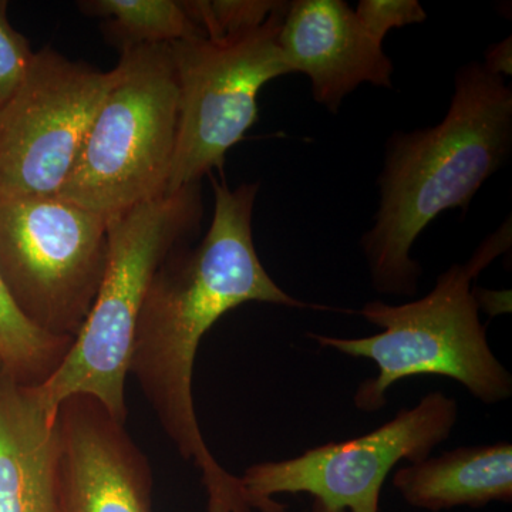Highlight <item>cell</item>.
Masks as SVG:
<instances>
[{"mask_svg": "<svg viewBox=\"0 0 512 512\" xmlns=\"http://www.w3.org/2000/svg\"><path fill=\"white\" fill-rule=\"evenodd\" d=\"M214 184V217L194 248L181 245L158 268L138 316L128 375H133L180 456L200 470L205 512H254L241 478L205 443L194 399L195 357L205 333L247 303L325 311L293 298L266 272L256 252L252 217L258 184Z\"/></svg>", "mask_w": 512, "mask_h": 512, "instance_id": "cell-1", "label": "cell"}, {"mask_svg": "<svg viewBox=\"0 0 512 512\" xmlns=\"http://www.w3.org/2000/svg\"><path fill=\"white\" fill-rule=\"evenodd\" d=\"M512 90L483 63L464 64L437 126L396 131L379 177L375 225L362 237L370 282L383 295L412 298L423 269L410 251L441 212L467 211L510 157Z\"/></svg>", "mask_w": 512, "mask_h": 512, "instance_id": "cell-2", "label": "cell"}, {"mask_svg": "<svg viewBox=\"0 0 512 512\" xmlns=\"http://www.w3.org/2000/svg\"><path fill=\"white\" fill-rule=\"evenodd\" d=\"M511 222L485 238L464 264L437 276L426 296L402 305L367 302L359 315L382 332L365 338H335L309 333L320 348L372 360L377 376L357 386V410L375 413L386 407L387 390L417 376H443L463 384L487 406L510 399L512 376L488 345L473 282L511 248Z\"/></svg>", "mask_w": 512, "mask_h": 512, "instance_id": "cell-3", "label": "cell"}, {"mask_svg": "<svg viewBox=\"0 0 512 512\" xmlns=\"http://www.w3.org/2000/svg\"><path fill=\"white\" fill-rule=\"evenodd\" d=\"M202 214L197 183L109 218V261L92 311L56 372L32 386L47 412L56 416L69 397L90 396L126 424L128 362L144 299L168 255L197 234Z\"/></svg>", "mask_w": 512, "mask_h": 512, "instance_id": "cell-4", "label": "cell"}, {"mask_svg": "<svg viewBox=\"0 0 512 512\" xmlns=\"http://www.w3.org/2000/svg\"><path fill=\"white\" fill-rule=\"evenodd\" d=\"M114 83L56 197L111 218L168 190L178 126L170 45L121 50Z\"/></svg>", "mask_w": 512, "mask_h": 512, "instance_id": "cell-5", "label": "cell"}, {"mask_svg": "<svg viewBox=\"0 0 512 512\" xmlns=\"http://www.w3.org/2000/svg\"><path fill=\"white\" fill-rule=\"evenodd\" d=\"M109 261V218L59 197L0 200V278L22 315L79 335Z\"/></svg>", "mask_w": 512, "mask_h": 512, "instance_id": "cell-6", "label": "cell"}, {"mask_svg": "<svg viewBox=\"0 0 512 512\" xmlns=\"http://www.w3.org/2000/svg\"><path fill=\"white\" fill-rule=\"evenodd\" d=\"M288 5L281 2L264 25L244 35L171 43L178 126L167 191L201 183L222 168L228 151L258 121L262 87L292 74L278 43Z\"/></svg>", "mask_w": 512, "mask_h": 512, "instance_id": "cell-7", "label": "cell"}, {"mask_svg": "<svg viewBox=\"0 0 512 512\" xmlns=\"http://www.w3.org/2000/svg\"><path fill=\"white\" fill-rule=\"evenodd\" d=\"M456 399L431 392L382 426L343 441L309 448L288 460L252 464L242 474L258 512H285L278 494H308L311 512H380L384 481L403 461L419 463L453 433Z\"/></svg>", "mask_w": 512, "mask_h": 512, "instance_id": "cell-8", "label": "cell"}, {"mask_svg": "<svg viewBox=\"0 0 512 512\" xmlns=\"http://www.w3.org/2000/svg\"><path fill=\"white\" fill-rule=\"evenodd\" d=\"M114 77L52 47L35 52L0 107V200L59 194Z\"/></svg>", "mask_w": 512, "mask_h": 512, "instance_id": "cell-9", "label": "cell"}, {"mask_svg": "<svg viewBox=\"0 0 512 512\" xmlns=\"http://www.w3.org/2000/svg\"><path fill=\"white\" fill-rule=\"evenodd\" d=\"M126 424L90 396L56 414L60 512H153L150 464Z\"/></svg>", "mask_w": 512, "mask_h": 512, "instance_id": "cell-10", "label": "cell"}, {"mask_svg": "<svg viewBox=\"0 0 512 512\" xmlns=\"http://www.w3.org/2000/svg\"><path fill=\"white\" fill-rule=\"evenodd\" d=\"M278 43L291 72L308 76L313 100L332 113L362 84L393 87L394 67L382 42L342 0L289 3Z\"/></svg>", "mask_w": 512, "mask_h": 512, "instance_id": "cell-11", "label": "cell"}, {"mask_svg": "<svg viewBox=\"0 0 512 512\" xmlns=\"http://www.w3.org/2000/svg\"><path fill=\"white\" fill-rule=\"evenodd\" d=\"M0 512H60L56 416L32 386L0 380Z\"/></svg>", "mask_w": 512, "mask_h": 512, "instance_id": "cell-12", "label": "cell"}, {"mask_svg": "<svg viewBox=\"0 0 512 512\" xmlns=\"http://www.w3.org/2000/svg\"><path fill=\"white\" fill-rule=\"evenodd\" d=\"M393 485L407 504L430 512L511 503V443L458 447L407 464L394 473Z\"/></svg>", "mask_w": 512, "mask_h": 512, "instance_id": "cell-13", "label": "cell"}, {"mask_svg": "<svg viewBox=\"0 0 512 512\" xmlns=\"http://www.w3.org/2000/svg\"><path fill=\"white\" fill-rule=\"evenodd\" d=\"M77 5L86 15L104 20L107 42L120 50L205 37L177 0H84Z\"/></svg>", "mask_w": 512, "mask_h": 512, "instance_id": "cell-14", "label": "cell"}, {"mask_svg": "<svg viewBox=\"0 0 512 512\" xmlns=\"http://www.w3.org/2000/svg\"><path fill=\"white\" fill-rule=\"evenodd\" d=\"M72 342L32 325L0 278V362L9 376L23 386L45 383L63 362Z\"/></svg>", "mask_w": 512, "mask_h": 512, "instance_id": "cell-15", "label": "cell"}, {"mask_svg": "<svg viewBox=\"0 0 512 512\" xmlns=\"http://www.w3.org/2000/svg\"><path fill=\"white\" fill-rule=\"evenodd\" d=\"M183 5L192 22L210 40L244 35L264 25L278 9V0H187Z\"/></svg>", "mask_w": 512, "mask_h": 512, "instance_id": "cell-16", "label": "cell"}, {"mask_svg": "<svg viewBox=\"0 0 512 512\" xmlns=\"http://www.w3.org/2000/svg\"><path fill=\"white\" fill-rule=\"evenodd\" d=\"M6 0H0V107L28 72L35 52L29 40L13 28Z\"/></svg>", "mask_w": 512, "mask_h": 512, "instance_id": "cell-17", "label": "cell"}, {"mask_svg": "<svg viewBox=\"0 0 512 512\" xmlns=\"http://www.w3.org/2000/svg\"><path fill=\"white\" fill-rule=\"evenodd\" d=\"M355 13L369 35L382 43L390 30L427 19L426 10L417 0H362Z\"/></svg>", "mask_w": 512, "mask_h": 512, "instance_id": "cell-18", "label": "cell"}, {"mask_svg": "<svg viewBox=\"0 0 512 512\" xmlns=\"http://www.w3.org/2000/svg\"><path fill=\"white\" fill-rule=\"evenodd\" d=\"M483 66L494 76H511L512 73V42L511 37L495 43L485 52Z\"/></svg>", "mask_w": 512, "mask_h": 512, "instance_id": "cell-19", "label": "cell"}, {"mask_svg": "<svg viewBox=\"0 0 512 512\" xmlns=\"http://www.w3.org/2000/svg\"><path fill=\"white\" fill-rule=\"evenodd\" d=\"M3 372H5V370H3L2 362H0V380H2Z\"/></svg>", "mask_w": 512, "mask_h": 512, "instance_id": "cell-20", "label": "cell"}]
</instances>
